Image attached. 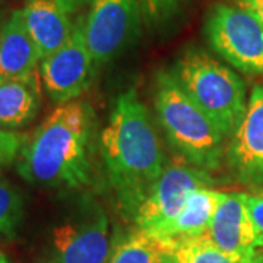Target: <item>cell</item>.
<instances>
[{"instance_id":"cell-1","label":"cell","mask_w":263,"mask_h":263,"mask_svg":"<svg viewBox=\"0 0 263 263\" xmlns=\"http://www.w3.org/2000/svg\"><path fill=\"white\" fill-rule=\"evenodd\" d=\"M100 154L119 211L133 219L167 162L148 108L130 88L117 97L100 136Z\"/></svg>"},{"instance_id":"cell-2","label":"cell","mask_w":263,"mask_h":263,"mask_svg":"<svg viewBox=\"0 0 263 263\" xmlns=\"http://www.w3.org/2000/svg\"><path fill=\"white\" fill-rule=\"evenodd\" d=\"M97 130L94 108L73 100L60 104L27 136L18 157V173L44 189L75 190L92 183Z\"/></svg>"},{"instance_id":"cell-3","label":"cell","mask_w":263,"mask_h":263,"mask_svg":"<svg viewBox=\"0 0 263 263\" xmlns=\"http://www.w3.org/2000/svg\"><path fill=\"white\" fill-rule=\"evenodd\" d=\"M155 108L168 143L197 168L214 171L224 158V135L181 88L171 70L155 78Z\"/></svg>"},{"instance_id":"cell-4","label":"cell","mask_w":263,"mask_h":263,"mask_svg":"<svg viewBox=\"0 0 263 263\" xmlns=\"http://www.w3.org/2000/svg\"><path fill=\"white\" fill-rule=\"evenodd\" d=\"M170 70L224 138H231L247 110L245 81L197 47L186 48Z\"/></svg>"},{"instance_id":"cell-5","label":"cell","mask_w":263,"mask_h":263,"mask_svg":"<svg viewBox=\"0 0 263 263\" xmlns=\"http://www.w3.org/2000/svg\"><path fill=\"white\" fill-rule=\"evenodd\" d=\"M205 35L216 54L237 70L263 76V25L250 12L230 3L212 5Z\"/></svg>"},{"instance_id":"cell-6","label":"cell","mask_w":263,"mask_h":263,"mask_svg":"<svg viewBox=\"0 0 263 263\" xmlns=\"http://www.w3.org/2000/svg\"><path fill=\"white\" fill-rule=\"evenodd\" d=\"M111 245L105 211L85 197L75 216L53 228L46 263H105Z\"/></svg>"},{"instance_id":"cell-7","label":"cell","mask_w":263,"mask_h":263,"mask_svg":"<svg viewBox=\"0 0 263 263\" xmlns=\"http://www.w3.org/2000/svg\"><path fill=\"white\" fill-rule=\"evenodd\" d=\"M139 0H92L84 37L95 67L116 60L141 34Z\"/></svg>"},{"instance_id":"cell-8","label":"cell","mask_w":263,"mask_h":263,"mask_svg":"<svg viewBox=\"0 0 263 263\" xmlns=\"http://www.w3.org/2000/svg\"><path fill=\"white\" fill-rule=\"evenodd\" d=\"M209 171L190 164H167L133 216L135 228L154 235L179 215L184 202L197 189L212 187Z\"/></svg>"},{"instance_id":"cell-9","label":"cell","mask_w":263,"mask_h":263,"mask_svg":"<svg viewBox=\"0 0 263 263\" xmlns=\"http://www.w3.org/2000/svg\"><path fill=\"white\" fill-rule=\"evenodd\" d=\"M94 69L85 43L84 19H78L65 46L41 60L40 76L51 101L60 105L84 94L92 82Z\"/></svg>"},{"instance_id":"cell-10","label":"cell","mask_w":263,"mask_h":263,"mask_svg":"<svg viewBox=\"0 0 263 263\" xmlns=\"http://www.w3.org/2000/svg\"><path fill=\"white\" fill-rule=\"evenodd\" d=\"M226 158L235 180L263 186V85L252 89L245 117L230 138Z\"/></svg>"},{"instance_id":"cell-11","label":"cell","mask_w":263,"mask_h":263,"mask_svg":"<svg viewBox=\"0 0 263 263\" xmlns=\"http://www.w3.org/2000/svg\"><path fill=\"white\" fill-rule=\"evenodd\" d=\"M205 237L219 250L234 256H254L263 247V237L250 218L246 193H226L216 208Z\"/></svg>"},{"instance_id":"cell-12","label":"cell","mask_w":263,"mask_h":263,"mask_svg":"<svg viewBox=\"0 0 263 263\" xmlns=\"http://www.w3.org/2000/svg\"><path fill=\"white\" fill-rule=\"evenodd\" d=\"M78 8L75 0H27L24 21L41 60L65 46L72 35V15Z\"/></svg>"},{"instance_id":"cell-13","label":"cell","mask_w":263,"mask_h":263,"mask_svg":"<svg viewBox=\"0 0 263 263\" xmlns=\"http://www.w3.org/2000/svg\"><path fill=\"white\" fill-rule=\"evenodd\" d=\"M40 60V51L29 35L24 13L22 10H15L0 25V81L35 72Z\"/></svg>"},{"instance_id":"cell-14","label":"cell","mask_w":263,"mask_h":263,"mask_svg":"<svg viewBox=\"0 0 263 263\" xmlns=\"http://www.w3.org/2000/svg\"><path fill=\"white\" fill-rule=\"evenodd\" d=\"M41 108V85L37 70L22 78L0 81V129L28 126Z\"/></svg>"},{"instance_id":"cell-15","label":"cell","mask_w":263,"mask_h":263,"mask_svg":"<svg viewBox=\"0 0 263 263\" xmlns=\"http://www.w3.org/2000/svg\"><path fill=\"white\" fill-rule=\"evenodd\" d=\"M222 196L224 192H218L212 187L197 189L192 192L179 215L151 237L168 245L205 234Z\"/></svg>"},{"instance_id":"cell-16","label":"cell","mask_w":263,"mask_h":263,"mask_svg":"<svg viewBox=\"0 0 263 263\" xmlns=\"http://www.w3.org/2000/svg\"><path fill=\"white\" fill-rule=\"evenodd\" d=\"M105 263H174V260L164 243L135 228L127 234L114 237Z\"/></svg>"},{"instance_id":"cell-17","label":"cell","mask_w":263,"mask_h":263,"mask_svg":"<svg viewBox=\"0 0 263 263\" xmlns=\"http://www.w3.org/2000/svg\"><path fill=\"white\" fill-rule=\"evenodd\" d=\"M174 263H263V253L243 257L226 253L212 245L205 235L190 237L165 245Z\"/></svg>"},{"instance_id":"cell-18","label":"cell","mask_w":263,"mask_h":263,"mask_svg":"<svg viewBox=\"0 0 263 263\" xmlns=\"http://www.w3.org/2000/svg\"><path fill=\"white\" fill-rule=\"evenodd\" d=\"M24 197L0 177V240H13L24 221Z\"/></svg>"},{"instance_id":"cell-19","label":"cell","mask_w":263,"mask_h":263,"mask_svg":"<svg viewBox=\"0 0 263 263\" xmlns=\"http://www.w3.org/2000/svg\"><path fill=\"white\" fill-rule=\"evenodd\" d=\"M189 0H139L141 9L152 24L165 22L179 13Z\"/></svg>"},{"instance_id":"cell-20","label":"cell","mask_w":263,"mask_h":263,"mask_svg":"<svg viewBox=\"0 0 263 263\" xmlns=\"http://www.w3.org/2000/svg\"><path fill=\"white\" fill-rule=\"evenodd\" d=\"M27 141V135L0 129V171L8 168L18 160L21 149Z\"/></svg>"},{"instance_id":"cell-21","label":"cell","mask_w":263,"mask_h":263,"mask_svg":"<svg viewBox=\"0 0 263 263\" xmlns=\"http://www.w3.org/2000/svg\"><path fill=\"white\" fill-rule=\"evenodd\" d=\"M246 203L256 230L263 237V189H256L253 193H246Z\"/></svg>"},{"instance_id":"cell-22","label":"cell","mask_w":263,"mask_h":263,"mask_svg":"<svg viewBox=\"0 0 263 263\" xmlns=\"http://www.w3.org/2000/svg\"><path fill=\"white\" fill-rule=\"evenodd\" d=\"M234 3L250 12L263 25V0H234Z\"/></svg>"},{"instance_id":"cell-23","label":"cell","mask_w":263,"mask_h":263,"mask_svg":"<svg viewBox=\"0 0 263 263\" xmlns=\"http://www.w3.org/2000/svg\"><path fill=\"white\" fill-rule=\"evenodd\" d=\"M0 263H13V262H12L9 257H8L6 254H5L3 252H2V250H0Z\"/></svg>"},{"instance_id":"cell-24","label":"cell","mask_w":263,"mask_h":263,"mask_svg":"<svg viewBox=\"0 0 263 263\" xmlns=\"http://www.w3.org/2000/svg\"><path fill=\"white\" fill-rule=\"evenodd\" d=\"M75 2L78 6H82V5H91L92 0H75Z\"/></svg>"}]
</instances>
